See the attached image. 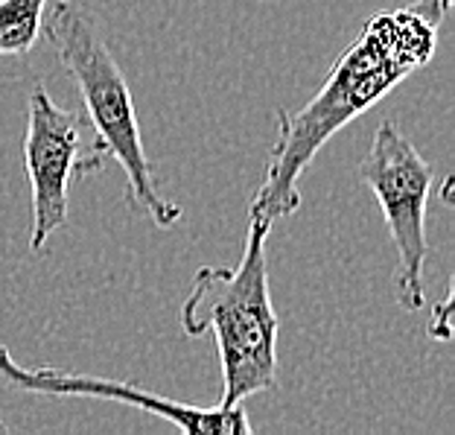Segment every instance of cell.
<instances>
[{
  "mask_svg": "<svg viewBox=\"0 0 455 435\" xmlns=\"http://www.w3.org/2000/svg\"><path fill=\"white\" fill-rule=\"evenodd\" d=\"M41 33L50 38L59 61L76 82L94 141L126 175L129 205L138 213L149 216L155 228L164 231L175 228L181 222L184 208L167 199L155 184L129 79L120 61L114 59L108 41L102 38L97 20L74 0H59Z\"/></svg>",
  "mask_w": 455,
  "mask_h": 435,
  "instance_id": "cell-3",
  "label": "cell"
},
{
  "mask_svg": "<svg viewBox=\"0 0 455 435\" xmlns=\"http://www.w3.org/2000/svg\"><path fill=\"white\" fill-rule=\"evenodd\" d=\"M88 129V120L61 109L44 85L29 91L24 167L33 199V228H29L33 254L44 252L50 237L68 222L70 184L102 167L106 152L97 141L85 143Z\"/></svg>",
  "mask_w": 455,
  "mask_h": 435,
  "instance_id": "cell-5",
  "label": "cell"
},
{
  "mask_svg": "<svg viewBox=\"0 0 455 435\" xmlns=\"http://www.w3.org/2000/svg\"><path fill=\"white\" fill-rule=\"evenodd\" d=\"M272 222L248 216L236 266H202L181 304V330L216 336L225 407L277 389V313L268 295L266 240Z\"/></svg>",
  "mask_w": 455,
  "mask_h": 435,
  "instance_id": "cell-2",
  "label": "cell"
},
{
  "mask_svg": "<svg viewBox=\"0 0 455 435\" xmlns=\"http://www.w3.org/2000/svg\"><path fill=\"white\" fill-rule=\"evenodd\" d=\"M452 0H411L379 9L341 53L322 88L298 111H277V138L268 149L263 181L248 216L277 222L301 208L298 179L324 143L391 94L403 79L429 65L438 50V29Z\"/></svg>",
  "mask_w": 455,
  "mask_h": 435,
  "instance_id": "cell-1",
  "label": "cell"
},
{
  "mask_svg": "<svg viewBox=\"0 0 455 435\" xmlns=\"http://www.w3.org/2000/svg\"><path fill=\"white\" fill-rule=\"evenodd\" d=\"M0 380L20 391H36V395H56V398H94V400H117L138 407L143 412L164 418L175 430L188 435H248L254 427L240 407H193L155 391L134 386V383L94 377V375H74V371H56L50 366L27 368L12 359V354L0 345Z\"/></svg>",
  "mask_w": 455,
  "mask_h": 435,
  "instance_id": "cell-6",
  "label": "cell"
},
{
  "mask_svg": "<svg viewBox=\"0 0 455 435\" xmlns=\"http://www.w3.org/2000/svg\"><path fill=\"white\" fill-rule=\"evenodd\" d=\"M4 432H9V427H6V423H4V421H0V435H4Z\"/></svg>",
  "mask_w": 455,
  "mask_h": 435,
  "instance_id": "cell-9",
  "label": "cell"
},
{
  "mask_svg": "<svg viewBox=\"0 0 455 435\" xmlns=\"http://www.w3.org/2000/svg\"><path fill=\"white\" fill-rule=\"evenodd\" d=\"M47 0H0V56H27L44 29Z\"/></svg>",
  "mask_w": 455,
  "mask_h": 435,
  "instance_id": "cell-7",
  "label": "cell"
},
{
  "mask_svg": "<svg viewBox=\"0 0 455 435\" xmlns=\"http://www.w3.org/2000/svg\"><path fill=\"white\" fill-rule=\"evenodd\" d=\"M450 310H452V293L447 289V295H443V302L435 307V322H429V327H427V334H429L432 339H441V342H450V339H452Z\"/></svg>",
  "mask_w": 455,
  "mask_h": 435,
  "instance_id": "cell-8",
  "label": "cell"
},
{
  "mask_svg": "<svg viewBox=\"0 0 455 435\" xmlns=\"http://www.w3.org/2000/svg\"><path fill=\"white\" fill-rule=\"evenodd\" d=\"M356 175L377 196L388 237L397 248V302L415 313L427 304V205L435 173L395 123L382 120Z\"/></svg>",
  "mask_w": 455,
  "mask_h": 435,
  "instance_id": "cell-4",
  "label": "cell"
}]
</instances>
